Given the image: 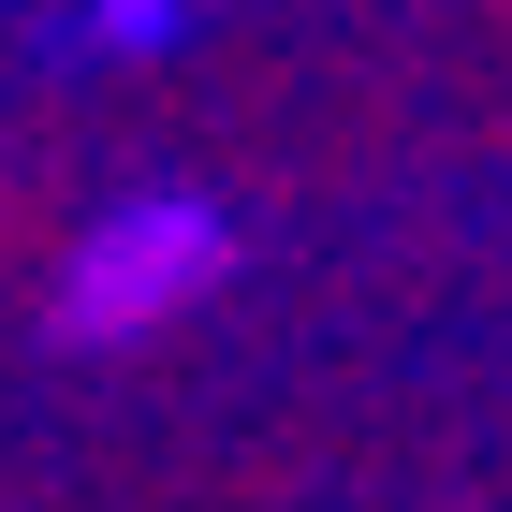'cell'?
<instances>
[{
    "label": "cell",
    "instance_id": "obj_1",
    "mask_svg": "<svg viewBox=\"0 0 512 512\" xmlns=\"http://www.w3.org/2000/svg\"><path fill=\"white\" fill-rule=\"evenodd\" d=\"M220 264H235V220L205 191H147V205H118V220L74 235V264H59V337H74V352L147 337V322H176Z\"/></svg>",
    "mask_w": 512,
    "mask_h": 512
}]
</instances>
